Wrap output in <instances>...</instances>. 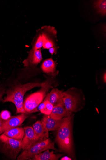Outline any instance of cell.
<instances>
[{
	"instance_id": "e0dca14e",
	"label": "cell",
	"mask_w": 106,
	"mask_h": 160,
	"mask_svg": "<svg viewBox=\"0 0 106 160\" xmlns=\"http://www.w3.org/2000/svg\"><path fill=\"white\" fill-rule=\"evenodd\" d=\"M3 134L14 139L22 141L25 135V131L24 128L17 127L7 131Z\"/></svg>"
},
{
	"instance_id": "ffe728a7",
	"label": "cell",
	"mask_w": 106,
	"mask_h": 160,
	"mask_svg": "<svg viewBox=\"0 0 106 160\" xmlns=\"http://www.w3.org/2000/svg\"><path fill=\"white\" fill-rule=\"evenodd\" d=\"M50 95L49 93H48L46 97H45L42 102L38 105L35 109L30 112L27 114L32 113L35 112L40 111L43 109L46 105L47 103L49 101Z\"/></svg>"
},
{
	"instance_id": "277c9868",
	"label": "cell",
	"mask_w": 106,
	"mask_h": 160,
	"mask_svg": "<svg viewBox=\"0 0 106 160\" xmlns=\"http://www.w3.org/2000/svg\"><path fill=\"white\" fill-rule=\"evenodd\" d=\"M66 108L72 112H77L84 108L85 104V95L82 90L71 88L62 92Z\"/></svg>"
},
{
	"instance_id": "9c48e42d",
	"label": "cell",
	"mask_w": 106,
	"mask_h": 160,
	"mask_svg": "<svg viewBox=\"0 0 106 160\" xmlns=\"http://www.w3.org/2000/svg\"><path fill=\"white\" fill-rule=\"evenodd\" d=\"M25 135L21 143L22 150L28 149L35 141L34 130L33 127L27 126L24 128Z\"/></svg>"
},
{
	"instance_id": "30bf717a",
	"label": "cell",
	"mask_w": 106,
	"mask_h": 160,
	"mask_svg": "<svg viewBox=\"0 0 106 160\" xmlns=\"http://www.w3.org/2000/svg\"><path fill=\"white\" fill-rule=\"evenodd\" d=\"M35 141L49 137L48 130L42 121H37L33 126Z\"/></svg>"
},
{
	"instance_id": "8fae6325",
	"label": "cell",
	"mask_w": 106,
	"mask_h": 160,
	"mask_svg": "<svg viewBox=\"0 0 106 160\" xmlns=\"http://www.w3.org/2000/svg\"><path fill=\"white\" fill-rule=\"evenodd\" d=\"M42 59L41 50L32 49L29 52L27 59L23 63L25 66L37 65L41 62Z\"/></svg>"
},
{
	"instance_id": "5bb4252c",
	"label": "cell",
	"mask_w": 106,
	"mask_h": 160,
	"mask_svg": "<svg viewBox=\"0 0 106 160\" xmlns=\"http://www.w3.org/2000/svg\"><path fill=\"white\" fill-rule=\"evenodd\" d=\"M63 91L57 88H53L49 93V102L53 106H64L63 98L62 92Z\"/></svg>"
},
{
	"instance_id": "ac0fdd59",
	"label": "cell",
	"mask_w": 106,
	"mask_h": 160,
	"mask_svg": "<svg viewBox=\"0 0 106 160\" xmlns=\"http://www.w3.org/2000/svg\"><path fill=\"white\" fill-rule=\"evenodd\" d=\"M94 6L98 12L103 16L106 14V1L105 0L97 1L95 2Z\"/></svg>"
},
{
	"instance_id": "52a82bcc",
	"label": "cell",
	"mask_w": 106,
	"mask_h": 160,
	"mask_svg": "<svg viewBox=\"0 0 106 160\" xmlns=\"http://www.w3.org/2000/svg\"><path fill=\"white\" fill-rule=\"evenodd\" d=\"M40 32L43 40L42 48L44 49H49L56 46L57 32L55 28L50 26H43Z\"/></svg>"
},
{
	"instance_id": "7402d4cb",
	"label": "cell",
	"mask_w": 106,
	"mask_h": 160,
	"mask_svg": "<svg viewBox=\"0 0 106 160\" xmlns=\"http://www.w3.org/2000/svg\"><path fill=\"white\" fill-rule=\"evenodd\" d=\"M11 117V113L8 110L2 111L0 113V118L4 120H7Z\"/></svg>"
},
{
	"instance_id": "8992f818",
	"label": "cell",
	"mask_w": 106,
	"mask_h": 160,
	"mask_svg": "<svg viewBox=\"0 0 106 160\" xmlns=\"http://www.w3.org/2000/svg\"><path fill=\"white\" fill-rule=\"evenodd\" d=\"M21 142L2 134L0 135V152L11 159H16L22 150Z\"/></svg>"
},
{
	"instance_id": "3957f363",
	"label": "cell",
	"mask_w": 106,
	"mask_h": 160,
	"mask_svg": "<svg viewBox=\"0 0 106 160\" xmlns=\"http://www.w3.org/2000/svg\"><path fill=\"white\" fill-rule=\"evenodd\" d=\"M53 77L48 78L42 82L39 90L28 95L24 101L23 108L25 113H28L37 107L46 97L49 91L53 88L54 80Z\"/></svg>"
},
{
	"instance_id": "d6986e66",
	"label": "cell",
	"mask_w": 106,
	"mask_h": 160,
	"mask_svg": "<svg viewBox=\"0 0 106 160\" xmlns=\"http://www.w3.org/2000/svg\"><path fill=\"white\" fill-rule=\"evenodd\" d=\"M34 39L32 49L33 50H41L43 46V40L41 32L38 33Z\"/></svg>"
},
{
	"instance_id": "603a6c76",
	"label": "cell",
	"mask_w": 106,
	"mask_h": 160,
	"mask_svg": "<svg viewBox=\"0 0 106 160\" xmlns=\"http://www.w3.org/2000/svg\"><path fill=\"white\" fill-rule=\"evenodd\" d=\"M6 89L2 85H0V102L2 100L3 97L5 94Z\"/></svg>"
},
{
	"instance_id": "2e32d148",
	"label": "cell",
	"mask_w": 106,
	"mask_h": 160,
	"mask_svg": "<svg viewBox=\"0 0 106 160\" xmlns=\"http://www.w3.org/2000/svg\"><path fill=\"white\" fill-rule=\"evenodd\" d=\"M64 154L56 155L53 151L50 152L49 150L44 151V152L35 155L31 160H58L62 157Z\"/></svg>"
},
{
	"instance_id": "cb8c5ba5",
	"label": "cell",
	"mask_w": 106,
	"mask_h": 160,
	"mask_svg": "<svg viewBox=\"0 0 106 160\" xmlns=\"http://www.w3.org/2000/svg\"><path fill=\"white\" fill-rule=\"evenodd\" d=\"M58 48L56 47H54L51 48L49 49L50 53L53 55L54 54H56L57 53V51Z\"/></svg>"
},
{
	"instance_id": "484cf974",
	"label": "cell",
	"mask_w": 106,
	"mask_h": 160,
	"mask_svg": "<svg viewBox=\"0 0 106 160\" xmlns=\"http://www.w3.org/2000/svg\"><path fill=\"white\" fill-rule=\"evenodd\" d=\"M61 160H71L72 159L70 157H69L68 156H64L62 157L61 158Z\"/></svg>"
},
{
	"instance_id": "6da1fadb",
	"label": "cell",
	"mask_w": 106,
	"mask_h": 160,
	"mask_svg": "<svg viewBox=\"0 0 106 160\" xmlns=\"http://www.w3.org/2000/svg\"><path fill=\"white\" fill-rule=\"evenodd\" d=\"M74 114L64 118L63 122L56 131L55 141L59 150L67 154L72 159L76 160L73 135Z\"/></svg>"
},
{
	"instance_id": "d4e9b609",
	"label": "cell",
	"mask_w": 106,
	"mask_h": 160,
	"mask_svg": "<svg viewBox=\"0 0 106 160\" xmlns=\"http://www.w3.org/2000/svg\"><path fill=\"white\" fill-rule=\"evenodd\" d=\"M3 122V120H2L1 118H0V135L2 134L1 133V131Z\"/></svg>"
},
{
	"instance_id": "9a60e30c",
	"label": "cell",
	"mask_w": 106,
	"mask_h": 160,
	"mask_svg": "<svg viewBox=\"0 0 106 160\" xmlns=\"http://www.w3.org/2000/svg\"><path fill=\"white\" fill-rule=\"evenodd\" d=\"M73 112L67 110L65 106H54L50 114L51 117L55 119L61 120L71 115Z\"/></svg>"
},
{
	"instance_id": "44dd1931",
	"label": "cell",
	"mask_w": 106,
	"mask_h": 160,
	"mask_svg": "<svg viewBox=\"0 0 106 160\" xmlns=\"http://www.w3.org/2000/svg\"><path fill=\"white\" fill-rule=\"evenodd\" d=\"M53 107V106L50 103L49 101L47 103L44 108L40 112L44 115H50Z\"/></svg>"
},
{
	"instance_id": "4fadbf2b",
	"label": "cell",
	"mask_w": 106,
	"mask_h": 160,
	"mask_svg": "<svg viewBox=\"0 0 106 160\" xmlns=\"http://www.w3.org/2000/svg\"><path fill=\"white\" fill-rule=\"evenodd\" d=\"M64 118L56 120L52 118L50 115H44L41 121L48 131H57L63 122Z\"/></svg>"
},
{
	"instance_id": "7c38bea8",
	"label": "cell",
	"mask_w": 106,
	"mask_h": 160,
	"mask_svg": "<svg viewBox=\"0 0 106 160\" xmlns=\"http://www.w3.org/2000/svg\"><path fill=\"white\" fill-rule=\"evenodd\" d=\"M56 67V62L51 58L44 61L41 68L44 73L54 77L58 74V71L57 70Z\"/></svg>"
},
{
	"instance_id": "5b68a950",
	"label": "cell",
	"mask_w": 106,
	"mask_h": 160,
	"mask_svg": "<svg viewBox=\"0 0 106 160\" xmlns=\"http://www.w3.org/2000/svg\"><path fill=\"white\" fill-rule=\"evenodd\" d=\"M50 149L56 150L55 147V142L48 138H44L35 142L29 148L23 150L18 156L17 159L31 160L35 155Z\"/></svg>"
},
{
	"instance_id": "7a4b0ae2",
	"label": "cell",
	"mask_w": 106,
	"mask_h": 160,
	"mask_svg": "<svg viewBox=\"0 0 106 160\" xmlns=\"http://www.w3.org/2000/svg\"><path fill=\"white\" fill-rule=\"evenodd\" d=\"M42 82H28L24 84H17L11 86L6 90V96L3 100V102H11L16 108V113H25L23 108L24 97L25 93L35 87H41Z\"/></svg>"
},
{
	"instance_id": "ba28073f",
	"label": "cell",
	"mask_w": 106,
	"mask_h": 160,
	"mask_svg": "<svg viewBox=\"0 0 106 160\" xmlns=\"http://www.w3.org/2000/svg\"><path fill=\"white\" fill-rule=\"evenodd\" d=\"M28 117V114L24 113L17 116H11L7 120H3L2 134L10 129L20 126Z\"/></svg>"
}]
</instances>
